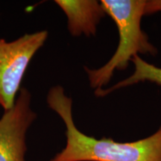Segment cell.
<instances>
[{
  "mask_svg": "<svg viewBox=\"0 0 161 161\" xmlns=\"http://www.w3.org/2000/svg\"><path fill=\"white\" fill-rule=\"evenodd\" d=\"M46 101L66 126V146L50 161H161V127L152 135L134 142L98 140L84 134L75 126L72 100L61 86H52Z\"/></svg>",
  "mask_w": 161,
  "mask_h": 161,
  "instance_id": "obj_1",
  "label": "cell"
},
{
  "mask_svg": "<svg viewBox=\"0 0 161 161\" xmlns=\"http://www.w3.org/2000/svg\"><path fill=\"white\" fill-rule=\"evenodd\" d=\"M48 37V31L25 34L12 42L0 39V105L11 109L30 61Z\"/></svg>",
  "mask_w": 161,
  "mask_h": 161,
  "instance_id": "obj_3",
  "label": "cell"
},
{
  "mask_svg": "<svg viewBox=\"0 0 161 161\" xmlns=\"http://www.w3.org/2000/svg\"><path fill=\"white\" fill-rule=\"evenodd\" d=\"M31 101L30 92L23 88L13 108L0 119V161H26V133L37 117Z\"/></svg>",
  "mask_w": 161,
  "mask_h": 161,
  "instance_id": "obj_4",
  "label": "cell"
},
{
  "mask_svg": "<svg viewBox=\"0 0 161 161\" xmlns=\"http://www.w3.org/2000/svg\"><path fill=\"white\" fill-rule=\"evenodd\" d=\"M100 3L106 14L116 23L119 44L115 53L103 66L95 69L85 67L90 86L96 90L109 83L116 70L127 69L134 56L138 54L155 55L158 52L141 28L146 1L102 0Z\"/></svg>",
  "mask_w": 161,
  "mask_h": 161,
  "instance_id": "obj_2",
  "label": "cell"
},
{
  "mask_svg": "<svg viewBox=\"0 0 161 161\" xmlns=\"http://www.w3.org/2000/svg\"><path fill=\"white\" fill-rule=\"evenodd\" d=\"M68 19V29L72 36L95 35L97 25L106 14L102 4L94 0H55Z\"/></svg>",
  "mask_w": 161,
  "mask_h": 161,
  "instance_id": "obj_5",
  "label": "cell"
},
{
  "mask_svg": "<svg viewBox=\"0 0 161 161\" xmlns=\"http://www.w3.org/2000/svg\"><path fill=\"white\" fill-rule=\"evenodd\" d=\"M160 11H161V0L146 1L145 15H151Z\"/></svg>",
  "mask_w": 161,
  "mask_h": 161,
  "instance_id": "obj_7",
  "label": "cell"
},
{
  "mask_svg": "<svg viewBox=\"0 0 161 161\" xmlns=\"http://www.w3.org/2000/svg\"><path fill=\"white\" fill-rule=\"evenodd\" d=\"M131 61L134 65V72L131 75L108 89L95 90L96 96L103 97L115 90L143 81H150L161 86V68L148 63L139 55L134 56Z\"/></svg>",
  "mask_w": 161,
  "mask_h": 161,
  "instance_id": "obj_6",
  "label": "cell"
}]
</instances>
